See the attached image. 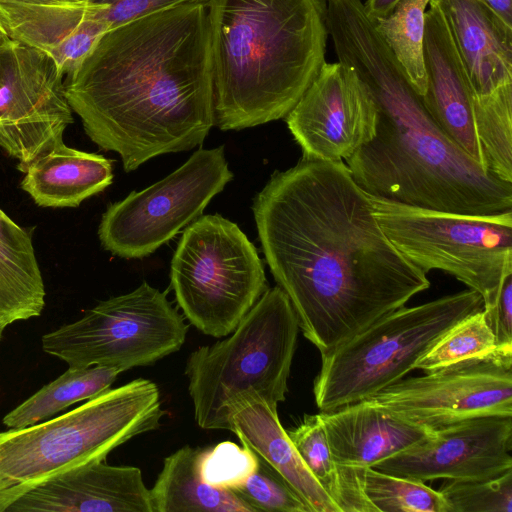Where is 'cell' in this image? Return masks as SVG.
Returning <instances> with one entry per match:
<instances>
[{
  "label": "cell",
  "mask_w": 512,
  "mask_h": 512,
  "mask_svg": "<svg viewBox=\"0 0 512 512\" xmlns=\"http://www.w3.org/2000/svg\"><path fill=\"white\" fill-rule=\"evenodd\" d=\"M6 511L152 512V507L138 467L98 461L36 487Z\"/></svg>",
  "instance_id": "obj_19"
},
{
  "label": "cell",
  "mask_w": 512,
  "mask_h": 512,
  "mask_svg": "<svg viewBox=\"0 0 512 512\" xmlns=\"http://www.w3.org/2000/svg\"><path fill=\"white\" fill-rule=\"evenodd\" d=\"M88 137L126 172L202 145L215 124L206 2L108 30L65 82Z\"/></svg>",
  "instance_id": "obj_2"
},
{
  "label": "cell",
  "mask_w": 512,
  "mask_h": 512,
  "mask_svg": "<svg viewBox=\"0 0 512 512\" xmlns=\"http://www.w3.org/2000/svg\"><path fill=\"white\" fill-rule=\"evenodd\" d=\"M319 416L340 472L342 512H375L362 490L365 470L411 448L432 432L369 399L320 412Z\"/></svg>",
  "instance_id": "obj_17"
},
{
  "label": "cell",
  "mask_w": 512,
  "mask_h": 512,
  "mask_svg": "<svg viewBox=\"0 0 512 512\" xmlns=\"http://www.w3.org/2000/svg\"><path fill=\"white\" fill-rule=\"evenodd\" d=\"M226 419L228 430L278 472L311 512H340L301 459L276 407L255 392L245 391L229 403Z\"/></svg>",
  "instance_id": "obj_21"
},
{
  "label": "cell",
  "mask_w": 512,
  "mask_h": 512,
  "mask_svg": "<svg viewBox=\"0 0 512 512\" xmlns=\"http://www.w3.org/2000/svg\"><path fill=\"white\" fill-rule=\"evenodd\" d=\"M8 325L3 321V319L0 317V340L2 338V335H3V332L5 330V328L7 327Z\"/></svg>",
  "instance_id": "obj_39"
},
{
  "label": "cell",
  "mask_w": 512,
  "mask_h": 512,
  "mask_svg": "<svg viewBox=\"0 0 512 512\" xmlns=\"http://www.w3.org/2000/svg\"><path fill=\"white\" fill-rule=\"evenodd\" d=\"M252 210L270 271L321 356L430 286L343 161L302 158L274 173Z\"/></svg>",
  "instance_id": "obj_1"
},
{
  "label": "cell",
  "mask_w": 512,
  "mask_h": 512,
  "mask_svg": "<svg viewBox=\"0 0 512 512\" xmlns=\"http://www.w3.org/2000/svg\"><path fill=\"white\" fill-rule=\"evenodd\" d=\"M182 315L205 335H229L268 289L255 246L235 223L205 215L183 232L171 261Z\"/></svg>",
  "instance_id": "obj_9"
},
{
  "label": "cell",
  "mask_w": 512,
  "mask_h": 512,
  "mask_svg": "<svg viewBox=\"0 0 512 512\" xmlns=\"http://www.w3.org/2000/svg\"><path fill=\"white\" fill-rule=\"evenodd\" d=\"M425 12L423 57L427 76L421 101L437 125L486 171L469 81L441 12Z\"/></svg>",
  "instance_id": "obj_20"
},
{
  "label": "cell",
  "mask_w": 512,
  "mask_h": 512,
  "mask_svg": "<svg viewBox=\"0 0 512 512\" xmlns=\"http://www.w3.org/2000/svg\"><path fill=\"white\" fill-rule=\"evenodd\" d=\"M100 4L101 15L109 30L144 16L186 3L207 0H89Z\"/></svg>",
  "instance_id": "obj_33"
},
{
  "label": "cell",
  "mask_w": 512,
  "mask_h": 512,
  "mask_svg": "<svg viewBox=\"0 0 512 512\" xmlns=\"http://www.w3.org/2000/svg\"><path fill=\"white\" fill-rule=\"evenodd\" d=\"M512 416L487 415L433 429L373 468L425 482L498 477L512 470Z\"/></svg>",
  "instance_id": "obj_16"
},
{
  "label": "cell",
  "mask_w": 512,
  "mask_h": 512,
  "mask_svg": "<svg viewBox=\"0 0 512 512\" xmlns=\"http://www.w3.org/2000/svg\"><path fill=\"white\" fill-rule=\"evenodd\" d=\"M464 66L486 168L512 183V27L483 0H430Z\"/></svg>",
  "instance_id": "obj_11"
},
{
  "label": "cell",
  "mask_w": 512,
  "mask_h": 512,
  "mask_svg": "<svg viewBox=\"0 0 512 512\" xmlns=\"http://www.w3.org/2000/svg\"><path fill=\"white\" fill-rule=\"evenodd\" d=\"M362 490L375 512H448L441 493L424 482L372 467L363 474Z\"/></svg>",
  "instance_id": "obj_27"
},
{
  "label": "cell",
  "mask_w": 512,
  "mask_h": 512,
  "mask_svg": "<svg viewBox=\"0 0 512 512\" xmlns=\"http://www.w3.org/2000/svg\"><path fill=\"white\" fill-rule=\"evenodd\" d=\"M285 118L303 158L336 162L372 138L377 108L350 67L326 62Z\"/></svg>",
  "instance_id": "obj_15"
},
{
  "label": "cell",
  "mask_w": 512,
  "mask_h": 512,
  "mask_svg": "<svg viewBox=\"0 0 512 512\" xmlns=\"http://www.w3.org/2000/svg\"><path fill=\"white\" fill-rule=\"evenodd\" d=\"M287 434L309 471L342 512L340 472L333 459L319 413L305 415L301 423L288 430Z\"/></svg>",
  "instance_id": "obj_29"
},
{
  "label": "cell",
  "mask_w": 512,
  "mask_h": 512,
  "mask_svg": "<svg viewBox=\"0 0 512 512\" xmlns=\"http://www.w3.org/2000/svg\"><path fill=\"white\" fill-rule=\"evenodd\" d=\"M413 424L433 430L463 420L512 416V350L400 379L368 398Z\"/></svg>",
  "instance_id": "obj_13"
},
{
  "label": "cell",
  "mask_w": 512,
  "mask_h": 512,
  "mask_svg": "<svg viewBox=\"0 0 512 512\" xmlns=\"http://www.w3.org/2000/svg\"><path fill=\"white\" fill-rule=\"evenodd\" d=\"M400 0H366L364 8L371 20L388 16Z\"/></svg>",
  "instance_id": "obj_35"
},
{
  "label": "cell",
  "mask_w": 512,
  "mask_h": 512,
  "mask_svg": "<svg viewBox=\"0 0 512 512\" xmlns=\"http://www.w3.org/2000/svg\"><path fill=\"white\" fill-rule=\"evenodd\" d=\"M21 188L41 207H78L113 180L112 161L61 143L25 169Z\"/></svg>",
  "instance_id": "obj_22"
},
{
  "label": "cell",
  "mask_w": 512,
  "mask_h": 512,
  "mask_svg": "<svg viewBox=\"0 0 512 512\" xmlns=\"http://www.w3.org/2000/svg\"><path fill=\"white\" fill-rule=\"evenodd\" d=\"M497 348L494 334L482 309L466 316L446 331L423 355L415 369L430 372L491 354Z\"/></svg>",
  "instance_id": "obj_28"
},
{
  "label": "cell",
  "mask_w": 512,
  "mask_h": 512,
  "mask_svg": "<svg viewBox=\"0 0 512 512\" xmlns=\"http://www.w3.org/2000/svg\"><path fill=\"white\" fill-rule=\"evenodd\" d=\"M165 414L157 384L138 378L62 415L0 432V512L62 474L105 461L115 448L157 429Z\"/></svg>",
  "instance_id": "obj_5"
},
{
  "label": "cell",
  "mask_w": 512,
  "mask_h": 512,
  "mask_svg": "<svg viewBox=\"0 0 512 512\" xmlns=\"http://www.w3.org/2000/svg\"><path fill=\"white\" fill-rule=\"evenodd\" d=\"M232 491L256 512H311L283 477L259 457L256 470Z\"/></svg>",
  "instance_id": "obj_31"
},
{
  "label": "cell",
  "mask_w": 512,
  "mask_h": 512,
  "mask_svg": "<svg viewBox=\"0 0 512 512\" xmlns=\"http://www.w3.org/2000/svg\"><path fill=\"white\" fill-rule=\"evenodd\" d=\"M485 314L496 346L512 350V274L504 280L494 307Z\"/></svg>",
  "instance_id": "obj_34"
},
{
  "label": "cell",
  "mask_w": 512,
  "mask_h": 512,
  "mask_svg": "<svg viewBox=\"0 0 512 512\" xmlns=\"http://www.w3.org/2000/svg\"><path fill=\"white\" fill-rule=\"evenodd\" d=\"M121 372L105 366L71 367L7 413V428L27 427L111 388Z\"/></svg>",
  "instance_id": "obj_25"
},
{
  "label": "cell",
  "mask_w": 512,
  "mask_h": 512,
  "mask_svg": "<svg viewBox=\"0 0 512 512\" xmlns=\"http://www.w3.org/2000/svg\"><path fill=\"white\" fill-rule=\"evenodd\" d=\"M3 1V0H0ZM18 1H27V2H36L43 4H72L76 2H80L82 0H18Z\"/></svg>",
  "instance_id": "obj_37"
},
{
  "label": "cell",
  "mask_w": 512,
  "mask_h": 512,
  "mask_svg": "<svg viewBox=\"0 0 512 512\" xmlns=\"http://www.w3.org/2000/svg\"><path fill=\"white\" fill-rule=\"evenodd\" d=\"M100 4L0 1V23L12 40L48 54L64 76L72 75L109 30Z\"/></svg>",
  "instance_id": "obj_18"
},
{
  "label": "cell",
  "mask_w": 512,
  "mask_h": 512,
  "mask_svg": "<svg viewBox=\"0 0 512 512\" xmlns=\"http://www.w3.org/2000/svg\"><path fill=\"white\" fill-rule=\"evenodd\" d=\"M215 124L285 118L326 63L327 0H207Z\"/></svg>",
  "instance_id": "obj_4"
},
{
  "label": "cell",
  "mask_w": 512,
  "mask_h": 512,
  "mask_svg": "<svg viewBox=\"0 0 512 512\" xmlns=\"http://www.w3.org/2000/svg\"><path fill=\"white\" fill-rule=\"evenodd\" d=\"M299 330L296 313L277 285L262 294L225 339L192 351L184 373L196 424L228 430L227 406L245 391L276 408L285 401Z\"/></svg>",
  "instance_id": "obj_6"
},
{
  "label": "cell",
  "mask_w": 512,
  "mask_h": 512,
  "mask_svg": "<svg viewBox=\"0 0 512 512\" xmlns=\"http://www.w3.org/2000/svg\"><path fill=\"white\" fill-rule=\"evenodd\" d=\"M188 332L185 318L162 292L143 282L99 302L84 315L42 336L45 353L71 367L105 366L121 373L175 353Z\"/></svg>",
  "instance_id": "obj_10"
},
{
  "label": "cell",
  "mask_w": 512,
  "mask_h": 512,
  "mask_svg": "<svg viewBox=\"0 0 512 512\" xmlns=\"http://www.w3.org/2000/svg\"><path fill=\"white\" fill-rule=\"evenodd\" d=\"M45 295L31 234L0 209V317L9 326L40 316Z\"/></svg>",
  "instance_id": "obj_24"
},
{
  "label": "cell",
  "mask_w": 512,
  "mask_h": 512,
  "mask_svg": "<svg viewBox=\"0 0 512 512\" xmlns=\"http://www.w3.org/2000/svg\"><path fill=\"white\" fill-rule=\"evenodd\" d=\"M233 178L223 146L200 148L177 170L108 206L98 236L121 258H143L201 215Z\"/></svg>",
  "instance_id": "obj_12"
},
{
  "label": "cell",
  "mask_w": 512,
  "mask_h": 512,
  "mask_svg": "<svg viewBox=\"0 0 512 512\" xmlns=\"http://www.w3.org/2000/svg\"><path fill=\"white\" fill-rule=\"evenodd\" d=\"M510 27H512V0H483Z\"/></svg>",
  "instance_id": "obj_36"
},
{
  "label": "cell",
  "mask_w": 512,
  "mask_h": 512,
  "mask_svg": "<svg viewBox=\"0 0 512 512\" xmlns=\"http://www.w3.org/2000/svg\"><path fill=\"white\" fill-rule=\"evenodd\" d=\"M369 198L383 232L409 262L426 274L454 276L482 296L485 312L494 307L512 274V212L475 216Z\"/></svg>",
  "instance_id": "obj_8"
},
{
  "label": "cell",
  "mask_w": 512,
  "mask_h": 512,
  "mask_svg": "<svg viewBox=\"0 0 512 512\" xmlns=\"http://www.w3.org/2000/svg\"><path fill=\"white\" fill-rule=\"evenodd\" d=\"M64 75L45 52L16 40L0 50V148L24 172L63 143L73 123Z\"/></svg>",
  "instance_id": "obj_14"
},
{
  "label": "cell",
  "mask_w": 512,
  "mask_h": 512,
  "mask_svg": "<svg viewBox=\"0 0 512 512\" xmlns=\"http://www.w3.org/2000/svg\"><path fill=\"white\" fill-rule=\"evenodd\" d=\"M483 308L482 296L467 289L383 316L321 356L313 387L318 409L330 411L368 399L399 381L446 331Z\"/></svg>",
  "instance_id": "obj_7"
},
{
  "label": "cell",
  "mask_w": 512,
  "mask_h": 512,
  "mask_svg": "<svg viewBox=\"0 0 512 512\" xmlns=\"http://www.w3.org/2000/svg\"><path fill=\"white\" fill-rule=\"evenodd\" d=\"M11 38L8 36L6 31L4 30L3 26L0 23V50L4 47H6L10 42Z\"/></svg>",
  "instance_id": "obj_38"
},
{
  "label": "cell",
  "mask_w": 512,
  "mask_h": 512,
  "mask_svg": "<svg viewBox=\"0 0 512 512\" xmlns=\"http://www.w3.org/2000/svg\"><path fill=\"white\" fill-rule=\"evenodd\" d=\"M439 492L448 512H512V470L490 479H448Z\"/></svg>",
  "instance_id": "obj_30"
},
{
  "label": "cell",
  "mask_w": 512,
  "mask_h": 512,
  "mask_svg": "<svg viewBox=\"0 0 512 512\" xmlns=\"http://www.w3.org/2000/svg\"><path fill=\"white\" fill-rule=\"evenodd\" d=\"M430 0H400L386 17L372 20L419 96L426 90L423 57L425 12Z\"/></svg>",
  "instance_id": "obj_26"
},
{
  "label": "cell",
  "mask_w": 512,
  "mask_h": 512,
  "mask_svg": "<svg viewBox=\"0 0 512 512\" xmlns=\"http://www.w3.org/2000/svg\"><path fill=\"white\" fill-rule=\"evenodd\" d=\"M257 455L246 446L224 441L203 449L199 464L201 478L209 485L234 490L257 468Z\"/></svg>",
  "instance_id": "obj_32"
},
{
  "label": "cell",
  "mask_w": 512,
  "mask_h": 512,
  "mask_svg": "<svg viewBox=\"0 0 512 512\" xmlns=\"http://www.w3.org/2000/svg\"><path fill=\"white\" fill-rule=\"evenodd\" d=\"M202 452L185 445L164 459L149 489L152 512H256L233 491L215 488L201 478Z\"/></svg>",
  "instance_id": "obj_23"
},
{
  "label": "cell",
  "mask_w": 512,
  "mask_h": 512,
  "mask_svg": "<svg viewBox=\"0 0 512 512\" xmlns=\"http://www.w3.org/2000/svg\"><path fill=\"white\" fill-rule=\"evenodd\" d=\"M327 28L338 62L369 90L372 138L345 160L369 196L449 213L512 212V183L486 171L433 120L362 0H327Z\"/></svg>",
  "instance_id": "obj_3"
}]
</instances>
